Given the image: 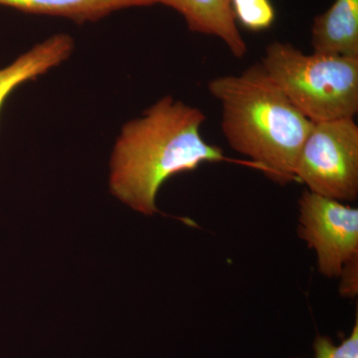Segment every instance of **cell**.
<instances>
[{
  "mask_svg": "<svg viewBox=\"0 0 358 358\" xmlns=\"http://www.w3.org/2000/svg\"><path fill=\"white\" fill-rule=\"evenodd\" d=\"M204 112L171 96L124 124L110 157V192L134 210L155 215L157 196L167 179L195 171L204 162H232L256 169L249 160L226 157L202 138Z\"/></svg>",
  "mask_w": 358,
  "mask_h": 358,
  "instance_id": "obj_1",
  "label": "cell"
},
{
  "mask_svg": "<svg viewBox=\"0 0 358 358\" xmlns=\"http://www.w3.org/2000/svg\"><path fill=\"white\" fill-rule=\"evenodd\" d=\"M296 182L338 200L358 197V126L355 117L313 122L296 160Z\"/></svg>",
  "mask_w": 358,
  "mask_h": 358,
  "instance_id": "obj_4",
  "label": "cell"
},
{
  "mask_svg": "<svg viewBox=\"0 0 358 358\" xmlns=\"http://www.w3.org/2000/svg\"><path fill=\"white\" fill-rule=\"evenodd\" d=\"M313 52L358 57V0H336L315 18Z\"/></svg>",
  "mask_w": 358,
  "mask_h": 358,
  "instance_id": "obj_8",
  "label": "cell"
},
{
  "mask_svg": "<svg viewBox=\"0 0 358 358\" xmlns=\"http://www.w3.org/2000/svg\"><path fill=\"white\" fill-rule=\"evenodd\" d=\"M178 11L188 29L222 40L232 55L243 58L247 44L237 27L231 0H155Z\"/></svg>",
  "mask_w": 358,
  "mask_h": 358,
  "instance_id": "obj_6",
  "label": "cell"
},
{
  "mask_svg": "<svg viewBox=\"0 0 358 358\" xmlns=\"http://www.w3.org/2000/svg\"><path fill=\"white\" fill-rule=\"evenodd\" d=\"M338 278L339 294L346 299L355 298L358 294V256L343 266Z\"/></svg>",
  "mask_w": 358,
  "mask_h": 358,
  "instance_id": "obj_12",
  "label": "cell"
},
{
  "mask_svg": "<svg viewBox=\"0 0 358 358\" xmlns=\"http://www.w3.org/2000/svg\"><path fill=\"white\" fill-rule=\"evenodd\" d=\"M74 50V39L65 33L35 45L13 63L0 70V113L14 90L62 64Z\"/></svg>",
  "mask_w": 358,
  "mask_h": 358,
  "instance_id": "obj_7",
  "label": "cell"
},
{
  "mask_svg": "<svg viewBox=\"0 0 358 358\" xmlns=\"http://www.w3.org/2000/svg\"><path fill=\"white\" fill-rule=\"evenodd\" d=\"M298 235L315 252L320 274L338 278L358 256V209L306 190L299 199Z\"/></svg>",
  "mask_w": 358,
  "mask_h": 358,
  "instance_id": "obj_5",
  "label": "cell"
},
{
  "mask_svg": "<svg viewBox=\"0 0 358 358\" xmlns=\"http://www.w3.org/2000/svg\"><path fill=\"white\" fill-rule=\"evenodd\" d=\"M235 20L247 30L261 32L272 27L275 10L271 0H231Z\"/></svg>",
  "mask_w": 358,
  "mask_h": 358,
  "instance_id": "obj_10",
  "label": "cell"
},
{
  "mask_svg": "<svg viewBox=\"0 0 358 358\" xmlns=\"http://www.w3.org/2000/svg\"><path fill=\"white\" fill-rule=\"evenodd\" d=\"M222 108L221 129L231 148L280 185L296 182V160L313 122L289 102L261 63L207 85Z\"/></svg>",
  "mask_w": 358,
  "mask_h": 358,
  "instance_id": "obj_2",
  "label": "cell"
},
{
  "mask_svg": "<svg viewBox=\"0 0 358 358\" xmlns=\"http://www.w3.org/2000/svg\"><path fill=\"white\" fill-rule=\"evenodd\" d=\"M155 0H0V6L37 15L56 16L78 24L96 22L115 11L152 6Z\"/></svg>",
  "mask_w": 358,
  "mask_h": 358,
  "instance_id": "obj_9",
  "label": "cell"
},
{
  "mask_svg": "<svg viewBox=\"0 0 358 358\" xmlns=\"http://www.w3.org/2000/svg\"><path fill=\"white\" fill-rule=\"evenodd\" d=\"M315 358H358V317L352 334L343 336L341 345H336L329 336H317L313 343Z\"/></svg>",
  "mask_w": 358,
  "mask_h": 358,
  "instance_id": "obj_11",
  "label": "cell"
},
{
  "mask_svg": "<svg viewBox=\"0 0 358 358\" xmlns=\"http://www.w3.org/2000/svg\"><path fill=\"white\" fill-rule=\"evenodd\" d=\"M264 69L301 114L313 122L355 117L358 112V57L306 54L274 41L262 58Z\"/></svg>",
  "mask_w": 358,
  "mask_h": 358,
  "instance_id": "obj_3",
  "label": "cell"
}]
</instances>
